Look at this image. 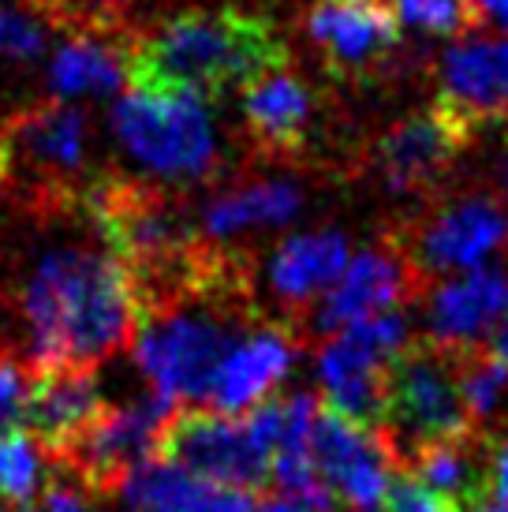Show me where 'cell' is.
<instances>
[{
  "label": "cell",
  "mask_w": 508,
  "mask_h": 512,
  "mask_svg": "<svg viewBox=\"0 0 508 512\" xmlns=\"http://www.w3.org/2000/svg\"><path fill=\"white\" fill-rule=\"evenodd\" d=\"M23 318L38 370L94 367L135 337V273L113 247H57L30 270Z\"/></svg>",
  "instance_id": "1"
},
{
  "label": "cell",
  "mask_w": 508,
  "mask_h": 512,
  "mask_svg": "<svg viewBox=\"0 0 508 512\" xmlns=\"http://www.w3.org/2000/svg\"><path fill=\"white\" fill-rule=\"evenodd\" d=\"M288 45L266 15L240 8H187L127 38V79L150 90L217 98L284 68Z\"/></svg>",
  "instance_id": "2"
},
{
  "label": "cell",
  "mask_w": 508,
  "mask_h": 512,
  "mask_svg": "<svg viewBox=\"0 0 508 512\" xmlns=\"http://www.w3.org/2000/svg\"><path fill=\"white\" fill-rule=\"evenodd\" d=\"M240 277L228 273L206 285L139 299L135 359L157 397L180 404L210 393L213 374L236 344L225 307L243 299Z\"/></svg>",
  "instance_id": "3"
},
{
  "label": "cell",
  "mask_w": 508,
  "mask_h": 512,
  "mask_svg": "<svg viewBox=\"0 0 508 512\" xmlns=\"http://www.w3.org/2000/svg\"><path fill=\"white\" fill-rule=\"evenodd\" d=\"M467 415L464 385H460V356L445 352L434 341H408L389 370V400L378 438L393 453L396 468L426 445L475 434Z\"/></svg>",
  "instance_id": "4"
},
{
  "label": "cell",
  "mask_w": 508,
  "mask_h": 512,
  "mask_svg": "<svg viewBox=\"0 0 508 512\" xmlns=\"http://www.w3.org/2000/svg\"><path fill=\"white\" fill-rule=\"evenodd\" d=\"M113 131L142 169L169 184L210 176L221 154L206 98L187 90L131 86L113 105Z\"/></svg>",
  "instance_id": "5"
},
{
  "label": "cell",
  "mask_w": 508,
  "mask_h": 512,
  "mask_svg": "<svg viewBox=\"0 0 508 512\" xmlns=\"http://www.w3.org/2000/svg\"><path fill=\"white\" fill-rule=\"evenodd\" d=\"M408 341V318L400 311L374 314L329 333L318 356L325 408L352 419L355 427L378 434L385 419V400H389V370L396 352Z\"/></svg>",
  "instance_id": "6"
},
{
  "label": "cell",
  "mask_w": 508,
  "mask_h": 512,
  "mask_svg": "<svg viewBox=\"0 0 508 512\" xmlns=\"http://www.w3.org/2000/svg\"><path fill=\"white\" fill-rule=\"evenodd\" d=\"M157 453L172 460L176 468L195 475L198 483L221 486V490H266L269 464L266 449L254 441L247 419H232L225 412H202V408H176L161 430Z\"/></svg>",
  "instance_id": "7"
},
{
  "label": "cell",
  "mask_w": 508,
  "mask_h": 512,
  "mask_svg": "<svg viewBox=\"0 0 508 512\" xmlns=\"http://www.w3.org/2000/svg\"><path fill=\"white\" fill-rule=\"evenodd\" d=\"M423 277L479 270L508 247V210L494 195H460L396 232Z\"/></svg>",
  "instance_id": "8"
},
{
  "label": "cell",
  "mask_w": 508,
  "mask_h": 512,
  "mask_svg": "<svg viewBox=\"0 0 508 512\" xmlns=\"http://www.w3.org/2000/svg\"><path fill=\"white\" fill-rule=\"evenodd\" d=\"M475 139V128L449 105L434 101L426 113H411L396 120L374 146V169L389 195H415L423 199L438 191L452 172L456 157Z\"/></svg>",
  "instance_id": "9"
},
{
  "label": "cell",
  "mask_w": 508,
  "mask_h": 512,
  "mask_svg": "<svg viewBox=\"0 0 508 512\" xmlns=\"http://www.w3.org/2000/svg\"><path fill=\"white\" fill-rule=\"evenodd\" d=\"M307 38L337 79H370L393 64L400 15L393 0H307Z\"/></svg>",
  "instance_id": "10"
},
{
  "label": "cell",
  "mask_w": 508,
  "mask_h": 512,
  "mask_svg": "<svg viewBox=\"0 0 508 512\" xmlns=\"http://www.w3.org/2000/svg\"><path fill=\"white\" fill-rule=\"evenodd\" d=\"M426 296V277L423 270L411 262L408 247L400 243L396 232L381 236L359 251L355 262L340 273V281L329 288L322 299V311L314 318L318 333H337L344 326H355L374 314L400 311L404 303Z\"/></svg>",
  "instance_id": "11"
},
{
  "label": "cell",
  "mask_w": 508,
  "mask_h": 512,
  "mask_svg": "<svg viewBox=\"0 0 508 512\" xmlns=\"http://www.w3.org/2000/svg\"><path fill=\"white\" fill-rule=\"evenodd\" d=\"M176 408H180V404L157 397V393L135 400V404H120V408H109V404H105V408L94 415V423L60 453V460H64L83 483L101 486V490L120 486V479H124L139 460L157 453L161 430H165V423L172 419Z\"/></svg>",
  "instance_id": "12"
},
{
  "label": "cell",
  "mask_w": 508,
  "mask_h": 512,
  "mask_svg": "<svg viewBox=\"0 0 508 512\" xmlns=\"http://www.w3.org/2000/svg\"><path fill=\"white\" fill-rule=\"evenodd\" d=\"M311 460L344 512H381L396 483V460L385 441L352 419L318 408L311 427Z\"/></svg>",
  "instance_id": "13"
},
{
  "label": "cell",
  "mask_w": 508,
  "mask_h": 512,
  "mask_svg": "<svg viewBox=\"0 0 508 512\" xmlns=\"http://www.w3.org/2000/svg\"><path fill=\"white\" fill-rule=\"evenodd\" d=\"M508 303V281L497 270H467L426 292V341L445 352L490 348Z\"/></svg>",
  "instance_id": "14"
},
{
  "label": "cell",
  "mask_w": 508,
  "mask_h": 512,
  "mask_svg": "<svg viewBox=\"0 0 508 512\" xmlns=\"http://www.w3.org/2000/svg\"><path fill=\"white\" fill-rule=\"evenodd\" d=\"M299 337L284 326H258L247 337L228 348L221 367L213 374L210 393L213 408L225 415H243L258 408L269 393L288 378V370L296 367Z\"/></svg>",
  "instance_id": "15"
},
{
  "label": "cell",
  "mask_w": 508,
  "mask_h": 512,
  "mask_svg": "<svg viewBox=\"0 0 508 512\" xmlns=\"http://www.w3.org/2000/svg\"><path fill=\"white\" fill-rule=\"evenodd\" d=\"M441 105L471 128L508 116V38H471L441 53Z\"/></svg>",
  "instance_id": "16"
},
{
  "label": "cell",
  "mask_w": 508,
  "mask_h": 512,
  "mask_svg": "<svg viewBox=\"0 0 508 512\" xmlns=\"http://www.w3.org/2000/svg\"><path fill=\"white\" fill-rule=\"evenodd\" d=\"M243 124L258 150L299 157L314 128V94L288 64L243 86Z\"/></svg>",
  "instance_id": "17"
},
{
  "label": "cell",
  "mask_w": 508,
  "mask_h": 512,
  "mask_svg": "<svg viewBox=\"0 0 508 512\" xmlns=\"http://www.w3.org/2000/svg\"><path fill=\"white\" fill-rule=\"evenodd\" d=\"M404 471L434 490L452 512H479L494 505V438L482 430L426 445L404 464Z\"/></svg>",
  "instance_id": "18"
},
{
  "label": "cell",
  "mask_w": 508,
  "mask_h": 512,
  "mask_svg": "<svg viewBox=\"0 0 508 512\" xmlns=\"http://www.w3.org/2000/svg\"><path fill=\"white\" fill-rule=\"evenodd\" d=\"M101 408H105L101 385L90 367L38 370V382L30 385L27 408H23V423L30 427V438L60 456L94 423Z\"/></svg>",
  "instance_id": "19"
},
{
  "label": "cell",
  "mask_w": 508,
  "mask_h": 512,
  "mask_svg": "<svg viewBox=\"0 0 508 512\" xmlns=\"http://www.w3.org/2000/svg\"><path fill=\"white\" fill-rule=\"evenodd\" d=\"M8 154H19L45 180H71L86 161V116L64 101H42L4 128Z\"/></svg>",
  "instance_id": "20"
},
{
  "label": "cell",
  "mask_w": 508,
  "mask_h": 512,
  "mask_svg": "<svg viewBox=\"0 0 508 512\" xmlns=\"http://www.w3.org/2000/svg\"><path fill=\"white\" fill-rule=\"evenodd\" d=\"M348 270V240L344 232L318 228L299 232L277 243L269 255V288L292 311H307L311 303L329 296V288Z\"/></svg>",
  "instance_id": "21"
},
{
  "label": "cell",
  "mask_w": 508,
  "mask_h": 512,
  "mask_svg": "<svg viewBox=\"0 0 508 512\" xmlns=\"http://www.w3.org/2000/svg\"><path fill=\"white\" fill-rule=\"evenodd\" d=\"M127 79V38L105 34H68L49 64V86L57 101L64 98H105Z\"/></svg>",
  "instance_id": "22"
},
{
  "label": "cell",
  "mask_w": 508,
  "mask_h": 512,
  "mask_svg": "<svg viewBox=\"0 0 508 512\" xmlns=\"http://www.w3.org/2000/svg\"><path fill=\"white\" fill-rule=\"evenodd\" d=\"M303 210V191L288 180H262L236 191H225L202 210V240H232L251 228L288 225Z\"/></svg>",
  "instance_id": "23"
},
{
  "label": "cell",
  "mask_w": 508,
  "mask_h": 512,
  "mask_svg": "<svg viewBox=\"0 0 508 512\" xmlns=\"http://www.w3.org/2000/svg\"><path fill=\"white\" fill-rule=\"evenodd\" d=\"M210 494V483H198L161 453L139 460L120 479V498L131 512H198Z\"/></svg>",
  "instance_id": "24"
},
{
  "label": "cell",
  "mask_w": 508,
  "mask_h": 512,
  "mask_svg": "<svg viewBox=\"0 0 508 512\" xmlns=\"http://www.w3.org/2000/svg\"><path fill=\"white\" fill-rule=\"evenodd\" d=\"M42 490V449L23 430H0V505L30 512Z\"/></svg>",
  "instance_id": "25"
},
{
  "label": "cell",
  "mask_w": 508,
  "mask_h": 512,
  "mask_svg": "<svg viewBox=\"0 0 508 512\" xmlns=\"http://www.w3.org/2000/svg\"><path fill=\"white\" fill-rule=\"evenodd\" d=\"M27 4L49 23H57L64 34H105V38H116L135 8V0H27Z\"/></svg>",
  "instance_id": "26"
},
{
  "label": "cell",
  "mask_w": 508,
  "mask_h": 512,
  "mask_svg": "<svg viewBox=\"0 0 508 512\" xmlns=\"http://www.w3.org/2000/svg\"><path fill=\"white\" fill-rule=\"evenodd\" d=\"M400 23L423 30V34H441V38H464L475 27L471 0H393Z\"/></svg>",
  "instance_id": "27"
},
{
  "label": "cell",
  "mask_w": 508,
  "mask_h": 512,
  "mask_svg": "<svg viewBox=\"0 0 508 512\" xmlns=\"http://www.w3.org/2000/svg\"><path fill=\"white\" fill-rule=\"evenodd\" d=\"M27 397H30L27 367L15 356H8V352H0V430H15V423H23Z\"/></svg>",
  "instance_id": "28"
},
{
  "label": "cell",
  "mask_w": 508,
  "mask_h": 512,
  "mask_svg": "<svg viewBox=\"0 0 508 512\" xmlns=\"http://www.w3.org/2000/svg\"><path fill=\"white\" fill-rule=\"evenodd\" d=\"M45 45V34L42 27L30 19V15L23 12H12V19H8V42H4V57L12 60H34L38 53H42Z\"/></svg>",
  "instance_id": "29"
},
{
  "label": "cell",
  "mask_w": 508,
  "mask_h": 512,
  "mask_svg": "<svg viewBox=\"0 0 508 512\" xmlns=\"http://www.w3.org/2000/svg\"><path fill=\"white\" fill-rule=\"evenodd\" d=\"M198 512H254V498L243 494V490H221V486H213V494Z\"/></svg>",
  "instance_id": "30"
},
{
  "label": "cell",
  "mask_w": 508,
  "mask_h": 512,
  "mask_svg": "<svg viewBox=\"0 0 508 512\" xmlns=\"http://www.w3.org/2000/svg\"><path fill=\"white\" fill-rule=\"evenodd\" d=\"M38 512H86V501L71 486H49Z\"/></svg>",
  "instance_id": "31"
},
{
  "label": "cell",
  "mask_w": 508,
  "mask_h": 512,
  "mask_svg": "<svg viewBox=\"0 0 508 512\" xmlns=\"http://www.w3.org/2000/svg\"><path fill=\"white\" fill-rule=\"evenodd\" d=\"M490 352H494L501 363H508V303H505L501 322H497V329H494V337H490Z\"/></svg>",
  "instance_id": "32"
},
{
  "label": "cell",
  "mask_w": 508,
  "mask_h": 512,
  "mask_svg": "<svg viewBox=\"0 0 508 512\" xmlns=\"http://www.w3.org/2000/svg\"><path fill=\"white\" fill-rule=\"evenodd\" d=\"M8 169H12V154H8V139H4V131H0V180L8 176Z\"/></svg>",
  "instance_id": "33"
},
{
  "label": "cell",
  "mask_w": 508,
  "mask_h": 512,
  "mask_svg": "<svg viewBox=\"0 0 508 512\" xmlns=\"http://www.w3.org/2000/svg\"><path fill=\"white\" fill-rule=\"evenodd\" d=\"M8 19H12V12L0 8V57H4V42H8Z\"/></svg>",
  "instance_id": "34"
},
{
  "label": "cell",
  "mask_w": 508,
  "mask_h": 512,
  "mask_svg": "<svg viewBox=\"0 0 508 512\" xmlns=\"http://www.w3.org/2000/svg\"><path fill=\"white\" fill-rule=\"evenodd\" d=\"M479 512H508V509H505V505H497V501H494V505H486V509H479Z\"/></svg>",
  "instance_id": "35"
},
{
  "label": "cell",
  "mask_w": 508,
  "mask_h": 512,
  "mask_svg": "<svg viewBox=\"0 0 508 512\" xmlns=\"http://www.w3.org/2000/svg\"><path fill=\"white\" fill-rule=\"evenodd\" d=\"M505 184H508V165H505Z\"/></svg>",
  "instance_id": "36"
}]
</instances>
